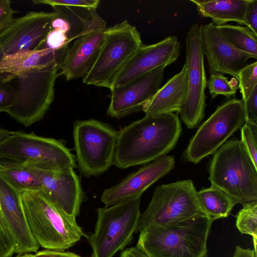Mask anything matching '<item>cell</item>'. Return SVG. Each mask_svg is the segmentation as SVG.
<instances>
[{
  "label": "cell",
  "mask_w": 257,
  "mask_h": 257,
  "mask_svg": "<svg viewBox=\"0 0 257 257\" xmlns=\"http://www.w3.org/2000/svg\"><path fill=\"white\" fill-rule=\"evenodd\" d=\"M181 133L176 114L145 115L119 131L113 165L126 169L149 163L169 153Z\"/></svg>",
  "instance_id": "cell-1"
},
{
  "label": "cell",
  "mask_w": 257,
  "mask_h": 257,
  "mask_svg": "<svg viewBox=\"0 0 257 257\" xmlns=\"http://www.w3.org/2000/svg\"><path fill=\"white\" fill-rule=\"evenodd\" d=\"M214 221L208 216L141 230L136 246L150 257H207V240Z\"/></svg>",
  "instance_id": "cell-2"
},
{
  "label": "cell",
  "mask_w": 257,
  "mask_h": 257,
  "mask_svg": "<svg viewBox=\"0 0 257 257\" xmlns=\"http://www.w3.org/2000/svg\"><path fill=\"white\" fill-rule=\"evenodd\" d=\"M21 198L29 228L40 246L64 251L83 235L76 217L67 214L41 192H24Z\"/></svg>",
  "instance_id": "cell-3"
},
{
  "label": "cell",
  "mask_w": 257,
  "mask_h": 257,
  "mask_svg": "<svg viewBox=\"0 0 257 257\" xmlns=\"http://www.w3.org/2000/svg\"><path fill=\"white\" fill-rule=\"evenodd\" d=\"M209 173L211 185L237 203L257 202V167L237 138L227 141L213 154Z\"/></svg>",
  "instance_id": "cell-4"
},
{
  "label": "cell",
  "mask_w": 257,
  "mask_h": 257,
  "mask_svg": "<svg viewBox=\"0 0 257 257\" xmlns=\"http://www.w3.org/2000/svg\"><path fill=\"white\" fill-rule=\"evenodd\" d=\"M56 63L34 67L12 75L3 73L15 88L13 103L8 113L29 126L42 119L52 104L55 84L60 75Z\"/></svg>",
  "instance_id": "cell-5"
},
{
  "label": "cell",
  "mask_w": 257,
  "mask_h": 257,
  "mask_svg": "<svg viewBox=\"0 0 257 257\" xmlns=\"http://www.w3.org/2000/svg\"><path fill=\"white\" fill-rule=\"evenodd\" d=\"M140 201L136 198L97 209L94 231L88 238L91 257H113L131 242L141 214Z\"/></svg>",
  "instance_id": "cell-6"
},
{
  "label": "cell",
  "mask_w": 257,
  "mask_h": 257,
  "mask_svg": "<svg viewBox=\"0 0 257 257\" xmlns=\"http://www.w3.org/2000/svg\"><path fill=\"white\" fill-rule=\"evenodd\" d=\"M0 158L52 171L76 166V157L63 143L33 133L15 132L0 141Z\"/></svg>",
  "instance_id": "cell-7"
},
{
  "label": "cell",
  "mask_w": 257,
  "mask_h": 257,
  "mask_svg": "<svg viewBox=\"0 0 257 257\" xmlns=\"http://www.w3.org/2000/svg\"><path fill=\"white\" fill-rule=\"evenodd\" d=\"M197 192L191 180L158 186L147 208L140 214L136 232L151 225H164L208 216L199 203Z\"/></svg>",
  "instance_id": "cell-8"
},
{
  "label": "cell",
  "mask_w": 257,
  "mask_h": 257,
  "mask_svg": "<svg viewBox=\"0 0 257 257\" xmlns=\"http://www.w3.org/2000/svg\"><path fill=\"white\" fill-rule=\"evenodd\" d=\"M118 133L119 131L97 120L75 122L76 160L84 176H99L113 165Z\"/></svg>",
  "instance_id": "cell-9"
},
{
  "label": "cell",
  "mask_w": 257,
  "mask_h": 257,
  "mask_svg": "<svg viewBox=\"0 0 257 257\" xmlns=\"http://www.w3.org/2000/svg\"><path fill=\"white\" fill-rule=\"evenodd\" d=\"M245 121L243 100L233 98L225 101L199 126L184 151V159L197 164L213 154Z\"/></svg>",
  "instance_id": "cell-10"
},
{
  "label": "cell",
  "mask_w": 257,
  "mask_h": 257,
  "mask_svg": "<svg viewBox=\"0 0 257 257\" xmlns=\"http://www.w3.org/2000/svg\"><path fill=\"white\" fill-rule=\"evenodd\" d=\"M143 44L140 33L126 20L106 28L99 54L83 82L108 88L113 77Z\"/></svg>",
  "instance_id": "cell-11"
},
{
  "label": "cell",
  "mask_w": 257,
  "mask_h": 257,
  "mask_svg": "<svg viewBox=\"0 0 257 257\" xmlns=\"http://www.w3.org/2000/svg\"><path fill=\"white\" fill-rule=\"evenodd\" d=\"M185 41L187 92L178 113L188 128H194L204 117L206 97L205 90L207 80L200 25L195 24L189 28Z\"/></svg>",
  "instance_id": "cell-12"
},
{
  "label": "cell",
  "mask_w": 257,
  "mask_h": 257,
  "mask_svg": "<svg viewBox=\"0 0 257 257\" xmlns=\"http://www.w3.org/2000/svg\"><path fill=\"white\" fill-rule=\"evenodd\" d=\"M83 30L68 48L59 67L67 81L83 77L94 64L105 39L106 23L96 12L89 10Z\"/></svg>",
  "instance_id": "cell-13"
},
{
  "label": "cell",
  "mask_w": 257,
  "mask_h": 257,
  "mask_svg": "<svg viewBox=\"0 0 257 257\" xmlns=\"http://www.w3.org/2000/svg\"><path fill=\"white\" fill-rule=\"evenodd\" d=\"M54 12H30L0 32V62L18 54L40 50L49 32Z\"/></svg>",
  "instance_id": "cell-14"
},
{
  "label": "cell",
  "mask_w": 257,
  "mask_h": 257,
  "mask_svg": "<svg viewBox=\"0 0 257 257\" xmlns=\"http://www.w3.org/2000/svg\"><path fill=\"white\" fill-rule=\"evenodd\" d=\"M180 48L175 36L153 44H143L113 77L108 88L122 86L161 66L170 65L178 59Z\"/></svg>",
  "instance_id": "cell-15"
},
{
  "label": "cell",
  "mask_w": 257,
  "mask_h": 257,
  "mask_svg": "<svg viewBox=\"0 0 257 257\" xmlns=\"http://www.w3.org/2000/svg\"><path fill=\"white\" fill-rule=\"evenodd\" d=\"M166 67L161 66L122 86L110 90V101L107 115L120 118L142 110L161 87Z\"/></svg>",
  "instance_id": "cell-16"
},
{
  "label": "cell",
  "mask_w": 257,
  "mask_h": 257,
  "mask_svg": "<svg viewBox=\"0 0 257 257\" xmlns=\"http://www.w3.org/2000/svg\"><path fill=\"white\" fill-rule=\"evenodd\" d=\"M204 56L209 73L226 74L238 79L239 73L253 55L240 51L228 43L213 23L200 25Z\"/></svg>",
  "instance_id": "cell-17"
},
{
  "label": "cell",
  "mask_w": 257,
  "mask_h": 257,
  "mask_svg": "<svg viewBox=\"0 0 257 257\" xmlns=\"http://www.w3.org/2000/svg\"><path fill=\"white\" fill-rule=\"evenodd\" d=\"M175 166L171 156H163L130 174L118 184L104 190L100 200L106 206L141 198L152 184L170 172Z\"/></svg>",
  "instance_id": "cell-18"
},
{
  "label": "cell",
  "mask_w": 257,
  "mask_h": 257,
  "mask_svg": "<svg viewBox=\"0 0 257 257\" xmlns=\"http://www.w3.org/2000/svg\"><path fill=\"white\" fill-rule=\"evenodd\" d=\"M35 168L42 183L40 192L67 214L76 217L84 193L73 169L52 171Z\"/></svg>",
  "instance_id": "cell-19"
},
{
  "label": "cell",
  "mask_w": 257,
  "mask_h": 257,
  "mask_svg": "<svg viewBox=\"0 0 257 257\" xmlns=\"http://www.w3.org/2000/svg\"><path fill=\"white\" fill-rule=\"evenodd\" d=\"M21 193L0 175V212L16 243V253L38 251L40 246L29 228L21 202Z\"/></svg>",
  "instance_id": "cell-20"
},
{
  "label": "cell",
  "mask_w": 257,
  "mask_h": 257,
  "mask_svg": "<svg viewBox=\"0 0 257 257\" xmlns=\"http://www.w3.org/2000/svg\"><path fill=\"white\" fill-rule=\"evenodd\" d=\"M187 92V68L185 62L181 70L161 87L143 109L146 115L179 112Z\"/></svg>",
  "instance_id": "cell-21"
},
{
  "label": "cell",
  "mask_w": 257,
  "mask_h": 257,
  "mask_svg": "<svg viewBox=\"0 0 257 257\" xmlns=\"http://www.w3.org/2000/svg\"><path fill=\"white\" fill-rule=\"evenodd\" d=\"M249 0H190L199 14L209 18L217 26L235 22L245 25L244 15Z\"/></svg>",
  "instance_id": "cell-22"
},
{
  "label": "cell",
  "mask_w": 257,
  "mask_h": 257,
  "mask_svg": "<svg viewBox=\"0 0 257 257\" xmlns=\"http://www.w3.org/2000/svg\"><path fill=\"white\" fill-rule=\"evenodd\" d=\"M63 57L49 49L28 51L6 57L0 62V72L16 74L30 68L56 63L59 67Z\"/></svg>",
  "instance_id": "cell-23"
},
{
  "label": "cell",
  "mask_w": 257,
  "mask_h": 257,
  "mask_svg": "<svg viewBox=\"0 0 257 257\" xmlns=\"http://www.w3.org/2000/svg\"><path fill=\"white\" fill-rule=\"evenodd\" d=\"M0 175L11 187L22 193L41 191L42 183L36 168L15 161L0 162Z\"/></svg>",
  "instance_id": "cell-24"
},
{
  "label": "cell",
  "mask_w": 257,
  "mask_h": 257,
  "mask_svg": "<svg viewBox=\"0 0 257 257\" xmlns=\"http://www.w3.org/2000/svg\"><path fill=\"white\" fill-rule=\"evenodd\" d=\"M197 196L202 209L213 221L227 217L237 204L222 190L212 185L197 191Z\"/></svg>",
  "instance_id": "cell-25"
},
{
  "label": "cell",
  "mask_w": 257,
  "mask_h": 257,
  "mask_svg": "<svg viewBox=\"0 0 257 257\" xmlns=\"http://www.w3.org/2000/svg\"><path fill=\"white\" fill-rule=\"evenodd\" d=\"M217 27L222 36L235 48L257 58V35L249 28L229 24Z\"/></svg>",
  "instance_id": "cell-26"
},
{
  "label": "cell",
  "mask_w": 257,
  "mask_h": 257,
  "mask_svg": "<svg viewBox=\"0 0 257 257\" xmlns=\"http://www.w3.org/2000/svg\"><path fill=\"white\" fill-rule=\"evenodd\" d=\"M236 218V227L241 233L252 237L253 249L256 252L257 202L243 204Z\"/></svg>",
  "instance_id": "cell-27"
},
{
  "label": "cell",
  "mask_w": 257,
  "mask_h": 257,
  "mask_svg": "<svg viewBox=\"0 0 257 257\" xmlns=\"http://www.w3.org/2000/svg\"><path fill=\"white\" fill-rule=\"evenodd\" d=\"M238 81L233 78L230 81L228 77L220 73H214L210 75L207 85L212 99L215 98L218 95L221 94L227 98H230L234 96L237 89Z\"/></svg>",
  "instance_id": "cell-28"
},
{
  "label": "cell",
  "mask_w": 257,
  "mask_h": 257,
  "mask_svg": "<svg viewBox=\"0 0 257 257\" xmlns=\"http://www.w3.org/2000/svg\"><path fill=\"white\" fill-rule=\"evenodd\" d=\"M238 87L245 102L257 86V62L247 64L239 73Z\"/></svg>",
  "instance_id": "cell-29"
},
{
  "label": "cell",
  "mask_w": 257,
  "mask_h": 257,
  "mask_svg": "<svg viewBox=\"0 0 257 257\" xmlns=\"http://www.w3.org/2000/svg\"><path fill=\"white\" fill-rule=\"evenodd\" d=\"M240 128V141L257 167V124L246 121Z\"/></svg>",
  "instance_id": "cell-30"
},
{
  "label": "cell",
  "mask_w": 257,
  "mask_h": 257,
  "mask_svg": "<svg viewBox=\"0 0 257 257\" xmlns=\"http://www.w3.org/2000/svg\"><path fill=\"white\" fill-rule=\"evenodd\" d=\"M16 243L0 212V257H12Z\"/></svg>",
  "instance_id": "cell-31"
},
{
  "label": "cell",
  "mask_w": 257,
  "mask_h": 257,
  "mask_svg": "<svg viewBox=\"0 0 257 257\" xmlns=\"http://www.w3.org/2000/svg\"><path fill=\"white\" fill-rule=\"evenodd\" d=\"M34 5L45 4L53 8L64 6L72 8H80L87 10H96L99 6V0H34Z\"/></svg>",
  "instance_id": "cell-32"
},
{
  "label": "cell",
  "mask_w": 257,
  "mask_h": 257,
  "mask_svg": "<svg viewBox=\"0 0 257 257\" xmlns=\"http://www.w3.org/2000/svg\"><path fill=\"white\" fill-rule=\"evenodd\" d=\"M14 95L13 85L10 81H6L0 72V112H7L13 104Z\"/></svg>",
  "instance_id": "cell-33"
},
{
  "label": "cell",
  "mask_w": 257,
  "mask_h": 257,
  "mask_svg": "<svg viewBox=\"0 0 257 257\" xmlns=\"http://www.w3.org/2000/svg\"><path fill=\"white\" fill-rule=\"evenodd\" d=\"M9 0H0V32L9 26L14 21L16 12L13 9Z\"/></svg>",
  "instance_id": "cell-34"
},
{
  "label": "cell",
  "mask_w": 257,
  "mask_h": 257,
  "mask_svg": "<svg viewBox=\"0 0 257 257\" xmlns=\"http://www.w3.org/2000/svg\"><path fill=\"white\" fill-rule=\"evenodd\" d=\"M243 103L246 121L257 124V86Z\"/></svg>",
  "instance_id": "cell-35"
},
{
  "label": "cell",
  "mask_w": 257,
  "mask_h": 257,
  "mask_svg": "<svg viewBox=\"0 0 257 257\" xmlns=\"http://www.w3.org/2000/svg\"><path fill=\"white\" fill-rule=\"evenodd\" d=\"M245 25L257 35V1L249 0L245 15Z\"/></svg>",
  "instance_id": "cell-36"
},
{
  "label": "cell",
  "mask_w": 257,
  "mask_h": 257,
  "mask_svg": "<svg viewBox=\"0 0 257 257\" xmlns=\"http://www.w3.org/2000/svg\"><path fill=\"white\" fill-rule=\"evenodd\" d=\"M34 257H81L71 252L58 251L45 249L38 251L34 254Z\"/></svg>",
  "instance_id": "cell-37"
},
{
  "label": "cell",
  "mask_w": 257,
  "mask_h": 257,
  "mask_svg": "<svg viewBox=\"0 0 257 257\" xmlns=\"http://www.w3.org/2000/svg\"><path fill=\"white\" fill-rule=\"evenodd\" d=\"M120 257H150L137 246L127 248L121 252Z\"/></svg>",
  "instance_id": "cell-38"
},
{
  "label": "cell",
  "mask_w": 257,
  "mask_h": 257,
  "mask_svg": "<svg viewBox=\"0 0 257 257\" xmlns=\"http://www.w3.org/2000/svg\"><path fill=\"white\" fill-rule=\"evenodd\" d=\"M256 252L253 249L243 248L237 245L232 257H256Z\"/></svg>",
  "instance_id": "cell-39"
},
{
  "label": "cell",
  "mask_w": 257,
  "mask_h": 257,
  "mask_svg": "<svg viewBox=\"0 0 257 257\" xmlns=\"http://www.w3.org/2000/svg\"><path fill=\"white\" fill-rule=\"evenodd\" d=\"M14 132L4 129H0V141L5 139L8 136L13 134Z\"/></svg>",
  "instance_id": "cell-40"
},
{
  "label": "cell",
  "mask_w": 257,
  "mask_h": 257,
  "mask_svg": "<svg viewBox=\"0 0 257 257\" xmlns=\"http://www.w3.org/2000/svg\"><path fill=\"white\" fill-rule=\"evenodd\" d=\"M23 257H34V254L27 253L23 254Z\"/></svg>",
  "instance_id": "cell-41"
},
{
  "label": "cell",
  "mask_w": 257,
  "mask_h": 257,
  "mask_svg": "<svg viewBox=\"0 0 257 257\" xmlns=\"http://www.w3.org/2000/svg\"><path fill=\"white\" fill-rule=\"evenodd\" d=\"M23 254H18L15 257H23Z\"/></svg>",
  "instance_id": "cell-42"
},
{
  "label": "cell",
  "mask_w": 257,
  "mask_h": 257,
  "mask_svg": "<svg viewBox=\"0 0 257 257\" xmlns=\"http://www.w3.org/2000/svg\"><path fill=\"white\" fill-rule=\"evenodd\" d=\"M0 210H1V206H0Z\"/></svg>",
  "instance_id": "cell-43"
}]
</instances>
